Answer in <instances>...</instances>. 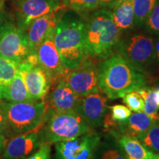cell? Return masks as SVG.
Listing matches in <instances>:
<instances>
[{
	"label": "cell",
	"instance_id": "15",
	"mask_svg": "<svg viewBox=\"0 0 159 159\" xmlns=\"http://www.w3.org/2000/svg\"><path fill=\"white\" fill-rule=\"evenodd\" d=\"M157 120H159L158 113L155 115H149L144 111L135 112L125 121L116 122V128L109 134L112 136L125 135L139 140Z\"/></svg>",
	"mask_w": 159,
	"mask_h": 159
},
{
	"label": "cell",
	"instance_id": "20",
	"mask_svg": "<svg viewBox=\"0 0 159 159\" xmlns=\"http://www.w3.org/2000/svg\"><path fill=\"white\" fill-rule=\"evenodd\" d=\"M127 156L131 159H154L156 155L149 151L138 139L125 135H115Z\"/></svg>",
	"mask_w": 159,
	"mask_h": 159
},
{
	"label": "cell",
	"instance_id": "24",
	"mask_svg": "<svg viewBox=\"0 0 159 159\" xmlns=\"http://www.w3.org/2000/svg\"><path fill=\"white\" fill-rule=\"evenodd\" d=\"M139 141L149 151L156 156L159 155V120H157Z\"/></svg>",
	"mask_w": 159,
	"mask_h": 159
},
{
	"label": "cell",
	"instance_id": "5",
	"mask_svg": "<svg viewBox=\"0 0 159 159\" xmlns=\"http://www.w3.org/2000/svg\"><path fill=\"white\" fill-rule=\"evenodd\" d=\"M6 118L7 130L19 135L41 128L48 106L45 101L0 102Z\"/></svg>",
	"mask_w": 159,
	"mask_h": 159
},
{
	"label": "cell",
	"instance_id": "31",
	"mask_svg": "<svg viewBox=\"0 0 159 159\" xmlns=\"http://www.w3.org/2000/svg\"><path fill=\"white\" fill-rule=\"evenodd\" d=\"M6 131H7V122L2 109L0 106V134H4Z\"/></svg>",
	"mask_w": 159,
	"mask_h": 159
},
{
	"label": "cell",
	"instance_id": "2",
	"mask_svg": "<svg viewBox=\"0 0 159 159\" xmlns=\"http://www.w3.org/2000/svg\"><path fill=\"white\" fill-rule=\"evenodd\" d=\"M85 23L84 46L87 56L96 61L106 58L118 48L122 31L106 8L96 11Z\"/></svg>",
	"mask_w": 159,
	"mask_h": 159
},
{
	"label": "cell",
	"instance_id": "26",
	"mask_svg": "<svg viewBox=\"0 0 159 159\" xmlns=\"http://www.w3.org/2000/svg\"><path fill=\"white\" fill-rule=\"evenodd\" d=\"M144 101V112L149 115L158 114L159 105L156 100V89L144 86L138 90Z\"/></svg>",
	"mask_w": 159,
	"mask_h": 159
},
{
	"label": "cell",
	"instance_id": "25",
	"mask_svg": "<svg viewBox=\"0 0 159 159\" xmlns=\"http://www.w3.org/2000/svg\"><path fill=\"white\" fill-rule=\"evenodd\" d=\"M100 0H63V6L77 13L94 11L99 6Z\"/></svg>",
	"mask_w": 159,
	"mask_h": 159
},
{
	"label": "cell",
	"instance_id": "30",
	"mask_svg": "<svg viewBox=\"0 0 159 159\" xmlns=\"http://www.w3.org/2000/svg\"><path fill=\"white\" fill-rule=\"evenodd\" d=\"M27 159H51L50 144L47 142H41L38 150Z\"/></svg>",
	"mask_w": 159,
	"mask_h": 159
},
{
	"label": "cell",
	"instance_id": "17",
	"mask_svg": "<svg viewBox=\"0 0 159 159\" xmlns=\"http://www.w3.org/2000/svg\"><path fill=\"white\" fill-rule=\"evenodd\" d=\"M50 90L47 104L51 110L59 112L76 111L82 97L75 94L64 81L62 80H59L51 87Z\"/></svg>",
	"mask_w": 159,
	"mask_h": 159
},
{
	"label": "cell",
	"instance_id": "27",
	"mask_svg": "<svg viewBox=\"0 0 159 159\" xmlns=\"http://www.w3.org/2000/svg\"><path fill=\"white\" fill-rule=\"evenodd\" d=\"M122 102L130 111H134V112L144 111V99L138 91H133L127 93L122 97Z\"/></svg>",
	"mask_w": 159,
	"mask_h": 159
},
{
	"label": "cell",
	"instance_id": "35",
	"mask_svg": "<svg viewBox=\"0 0 159 159\" xmlns=\"http://www.w3.org/2000/svg\"><path fill=\"white\" fill-rule=\"evenodd\" d=\"M6 146V139L4 134H0V154L2 153Z\"/></svg>",
	"mask_w": 159,
	"mask_h": 159
},
{
	"label": "cell",
	"instance_id": "16",
	"mask_svg": "<svg viewBox=\"0 0 159 159\" xmlns=\"http://www.w3.org/2000/svg\"><path fill=\"white\" fill-rule=\"evenodd\" d=\"M40 130L38 128L12 139L5 147L3 159H21L32 153L41 143L38 134Z\"/></svg>",
	"mask_w": 159,
	"mask_h": 159
},
{
	"label": "cell",
	"instance_id": "12",
	"mask_svg": "<svg viewBox=\"0 0 159 159\" xmlns=\"http://www.w3.org/2000/svg\"><path fill=\"white\" fill-rule=\"evenodd\" d=\"M108 97L101 91L81 97L76 112L92 128L102 126L103 119L108 111Z\"/></svg>",
	"mask_w": 159,
	"mask_h": 159
},
{
	"label": "cell",
	"instance_id": "19",
	"mask_svg": "<svg viewBox=\"0 0 159 159\" xmlns=\"http://www.w3.org/2000/svg\"><path fill=\"white\" fill-rule=\"evenodd\" d=\"M125 154L117 139L109 134L97 145L92 159H126Z\"/></svg>",
	"mask_w": 159,
	"mask_h": 159
},
{
	"label": "cell",
	"instance_id": "32",
	"mask_svg": "<svg viewBox=\"0 0 159 159\" xmlns=\"http://www.w3.org/2000/svg\"><path fill=\"white\" fill-rule=\"evenodd\" d=\"M119 1V0H100V2H99V6L103 7L104 8H106V7L112 8L115 5V4Z\"/></svg>",
	"mask_w": 159,
	"mask_h": 159
},
{
	"label": "cell",
	"instance_id": "7",
	"mask_svg": "<svg viewBox=\"0 0 159 159\" xmlns=\"http://www.w3.org/2000/svg\"><path fill=\"white\" fill-rule=\"evenodd\" d=\"M75 94L84 97L98 92V64L96 60L87 56L74 69H66L62 77Z\"/></svg>",
	"mask_w": 159,
	"mask_h": 159
},
{
	"label": "cell",
	"instance_id": "18",
	"mask_svg": "<svg viewBox=\"0 0 159 159\" xmlns=\"http://www.w3.org/2000/svg\"><path fill=\"white\" fill-rule=\"evenodd\" d=\"M111 9L113 20L121 31L134 27V0H119Z\"/></svg>",
	"mask_w": 159,
	"mask_h": 159
},
{
	"label": "cell",
	"instance_id": "3",
	"mask_svg": "<svg viewBox=\"0 0 159 159\" xmlns=\"http://www.w3.org/2000/svg\"><path fill=\"white\" fill-rule=\"evenodd\" d=\"M85 23L71 16L61 18L57 23L54 42L63 65L74 69L87 57L84 46Z\"/></svg>",
	"mask_w": 159,
	"mask_h": 159
},
{
	"label": "cell",
	"instance_id": "13",
	"mask_svg": "<svg viewBox=\"0 0 159 159\" xmlns=\"http://www.w3.org/2000/svg\"><path fill=\"white\" fill-rule=\"evenodd\" d=\"M19 69L25 77L26 85L34 101H44L51 89V83L46 72L39 66H33L22 61Z\"/></svg>",
	"mask_w": 159,
	"mask_h": 159
},
{
	"label": "cell",
	"instance_id": "28",
	"mask_svg": "<svg viewBox=\"0 0 159 159\" xmlns=\"http://www.w3.org/2000/svg\"><path fill=\"white\" fill-rule=\"evenodd\" d=\"M145 28L149 33L159 35V0L157 2L144 22Z\"/></svg>",
	"mask_w": 159,
	"mask_h": 159
},
{
	"label": "cell",
	"instance_id": "1",
	"mask_svg": "<svg viewBox=\"0 0 159 159\" xmlns=\"http://www.w3.org/2000/svg\"><path fill=\"white\" fill-rule=\"evenodd\" d=\"M148 77L139 71L119 52L98 63L99 90L110 99L122 98L127 93L145 86Z\"/></svg>",
	"mask_w": 159,
	"mask_h": 159
},
{
	"label": "cell",
	"instance_id": "33",
	"mask_svg": "<svg viewBox=\"0 0 159 159\" xmlns=\"http://www.w3.org/2000/svg\"><path fill=\"white\" fill-rule=\"evenodd\" d=\"M8 23L7 21V18H6L5 15L0 11V37H1L2 33L5 29V26Z\"/></svg>",
	"mask_w": 159,
	"mask_h": 159
},
{
	"label": "cell",
	"instance_id": "8",
	"mask_svg": "<svg viewBox=\"0 0 159 159\" xmlns=\"http://www.w3.org/2000/svg\"><path fill=\"white\" fill-rule=\"evenodd\" d=\"M101 135L92 130L55 143L56 159H92Z\"/></svg>",
	"mask_w": 159,
	"mask_h": 159
},
{
	"label": "cell",
	"instance_id": "37",
	"mask_svg": "<svg viewBox=\"0 0 159 159\" xmlns=\"http://www.w3.org/2000/svg\"><path fill=\"white\" fill-rule=\"evenodd\" d=\"M4 7V3H3V0H0V11L2 10Z\"/></svg>",
	"mask_w": 159,
	"mask_h": 159
},
{
	"label": "cell",
	"instance_id": "23",
	"mask_svg": "<svg viewBox=\"0 0 159 159\" xmlns=\"http://www.w3.org/2000/svg\"><path fill=\"white\" fill-rule=\"evenodd\" d=\"M158 0H134V25L141 27L144 25L150 12Z\"/></svg>",
	"mask_w": 159,
	"mask_h": 159
},
{
	"label": "cell",
	"instance_id": "9",
	"mask_svg": "<svg viewBox=\"0 0 159 159\" xmlns=\"http://www.w3.org/2000/svg\"><path fill=\"white\" fill-rule=\"evenodd\" d=\"M32 53L26 32L7 23L0 37V55L21 63Z\"/></svg>",
	"mask_w": 159,
	"mask_h": 159
},
{
	"label": "cell",
	"instance_id": "21",
	"mask_svg": "<svg viewBox=\"0 0 159 159\" xmlns=\"http://www.w3.org/2000/svg\"><path fill=\"white\" fill-rule=\"evenodd\" d=\"M8 102H32L34 101L31 98L27 85H26L25 77L23 73L19 69L17 74L13 80L8 89L4 97V99Z\"/></svg>",
	"mask_w": 159,
	"mask_h": 159
},
{
	"label": "cell",
	"instance_id": "10",
	"mask_svg": "<svg viewBox=\"0 0 159 159\" xmlns=\"http://www.w3.org/2000/svg\"><path fill=\"white\" fill-rule=\"evenodd\" d=\"M55 33L49 35L38 47L36 53L39 66L50 80L51 87L62 79L66 71L54 42Z\"/></svg>",
	"mask_w": 159,
	"mask_h": 159
},
{
	"label": "cell",
	"instance_id": "14",
	"mask_svg": "<svg viewBox=\"0 0 159 159\" xmlns=\"http://www.w3.org/2000/svg\"><path fill=\"white\" fill-rule=\"evenodd\" d=\"M61 9L51 12L33 20L27 30V37L29 46L33 53L39 46L49 35L55 33L57 23L59 22V12Z\"/></svg>",
	"mask_w": 159,
	"mask_h": 159
},
{
	"label": "cell",
	"instance_id": "11",
	"mask_svg": "<svg viewBox=\"0 0 159 159\" xmlns=\"http://www.w3.org/2000/svg\"><path fill=\"white\" fill-rule=\"evenodd\" d=\"M63 7L60 0H19L16 6L18 27L26 32L33 20Z\"/></svg>",
	"mask_w": 159,
	"mask_h": 159
},
{
	"label": "cell",
	"instance_id": "34",
	"mask_svg": "<svg viewBox=\"0 0 159 159\" xmlns=\"http://www.w3.org/2000/svg\"><path fill=\"white\" fill-rule=\"evenodd\" d=\"M154 49L155 59H156V62L159 66V35L156 40H154Z\"/></svg>",
	"mask_w": 159,
	"mask_h": 159
},
{
	"label": "cell",
	"instance_id": "39",
	"mask_svg": "<svg viewBox=\"0 0 159 159\" xmlns=\"http://www.w3.org/2000/svg\"><path fill=\"white\" fill-rule=\"evenodd\" d=\"M126 159H131V158H129V157L127 156V157H126Z\"/></svg>",
	"mask_w": 159,
	"mask_h": 159
},
{
	"label": "cell",
	"instance_id": "22",
	"mask_svg": "<svg viewBox=\"0 0 159 159\" xmlns=\"http://www.w3.org/2000/svg\"><path fill=\"white\" fill-rule=\"evenodd\" d=\"M19 63L0 55V100L4 99L9 85L17 74Z\"/></svg>",
	"mask_w": 159,
	"mask_h": 159
},
{
	"label": "cell",
	"instance_id": "6",
	"mask_svg": "<svg viewBox=\"0 0 159 159\" xmlns=\"http://www.w3.org/2000/svg\"><path fill=\"white\" fill-rule=\"evenodd\" d=\"M118 52L143 73L150 68L156 62L154 39L144 33H134L121 39Z\"/></svg>",
	"mask_w": 159,
	"mask_h": 159
},
{
	"label": "cell",
	"instance_id": "4",
	"mask_svg": "<svg viewBox=\"0 0 159 159\" xmlns=\"http://www.w3.org/2000/svg\"><path fill=\"white\" fill-rule=\"evenodd\" d=\"M43 121L41 142L56 143L94 130L76 111H47Z\"/></svg>",
	"mask_w": 159,
	"mask_h": 159
},
{
	"label": "cell",
	"instance_id": "38",
	"mask_svg": "<svg viewBox=\"0 0 159 159\" xmlns=\"http://www.w3.org/2000/svg\"><path fill=\"white\" fill-rule=\"evenodd\" d=\"M154 159H159V155H158V156H156V157Z\"/></svg>",
	"mask_w": 159,
	"mask_h": 159
},
{
	"label": "cell",
	"instance_id": "36",
	"mask_svg": "<svg viewBox=\"0 0 159 159\" xmlns=\"http://www.w3.org/2000/svg\"><path fill=\"white\" fill-rule=\"evenodd\" d=\"M156 100L159 105V88L156 89Z\"/></svg>",
	"mask_w": 159,
	"mask_h": 159
},
{
	"label": "cell",
	"instance_id": "29",
	"mask_svg": "<svg viewBox=\"0 0 159 159\" xmlns=\"http://www.w3.org/2000/svg\"><path fill=\"white\" fill-rule=\"evenodd\" d=\"M112 119L116 122H122L130 116L131 111L126 105H115L108 107Z\"/></svg>",
	"mask_w": 159,
	"mask_h": 159
}]
</instances>
